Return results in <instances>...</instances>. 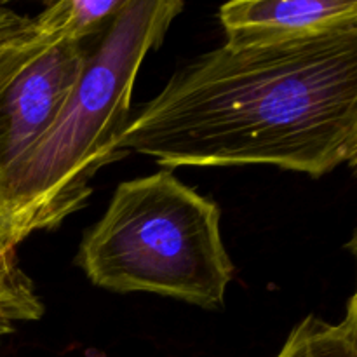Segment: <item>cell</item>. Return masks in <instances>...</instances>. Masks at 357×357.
<instances>
[{
    "label": "cell",
    "instance_id": "obj_3",
    "mask_svg": "<svg viewBox=\"0 0 357 357\" xmlns=\"http://www.w3.org/2000/svg\"><path fill=\"white\" fill-rule=\"evenodd\" d=\"M213 199L171 171L124 181L84 236L77 265L94 286L222 309L234 265Z\"/></svg>",
    "mask_w": 357,
    "mask_h": 357
},
{
    "label": "cell",
    "instance_id": "obj_9",
    "mask_svg": "<svg viewBox=\"0 0 357 357\" xmlns=\"http://www.w3.org/2000/svg\"><path fill=\"white\" fill-rule=\"evenodd\" d=\"M47 38L38 33L33 17L0 7V84L6 82Z\"/></svg>",
    "mask_w": 357,
    "mask_h": 357
},
{
    "label": "cell",
    "instance_id": "obj_5",
    "mask_svg": "<svg viewBox=\"0 0 357 357\" xmlns=\"http://www.w3.org/2000/svg\"><path fill=\"white\" fill-rule=\"evenodd\" d=\"M230 47H261L321 37L357 24L356 0H237L220 7Z\"/></svg>",
    "mask_w": 357,
    "mask_h": 357
},
{
    "label": "cell",
    "instance_id": "obj_10",
    "mask_svg": "<svg viewBox=\"0 0 357 357\" xmlns=\"http://www.w3.org/2000/svg\"><path fill=\"white\" fill-rule=\"evenodd\" d=\"M16 246L13 243V230H10V218L6 208L0 202V253L14 251Z\"/></svg>",
    "mask_w": 357,
    "mask_h": 357
},
{
    "label": "cell",
    "instance_id": "obj_8",
    "mask_svg": "<svg viewBox=\"0 0 357 357\" xmlns=\"http://www.w3.org/2000/svg\"><path fill=\"white\" fill-rule=\"evenodd\" d=\"M44 303L31 279L17 265L14 251L0 253V344L17 323L38 321Z\"/></svg>",
    "mask_w": 357,
    "mask_h": 357
},
{
    "label": "cell",
    "instance_id": "obj_6",
    "mask_svg": "<svg viewBox=\"0 0 357 357\" xmlns=\"http://www.w3.org/2000/svg\"><path fill=\"white\" fill-rule=\"evenodd\" d=\"M275 357H357V298H349L344 319L328 323L316 316L300 321Z\"/></svg>",
    "mask_w": 357,
    "mask_h": 357
},
{
    "label": "cell",
    "instance_id": "obj_7",
    "mask_svg": "<svg viewBox=\"0 0 357 357\" xmlns=\"http://www.w3.org/2000/svg\"><path fill=\"white\" fill-rule=\"evenodd\" d=\"M128 0H61L33 17L38 33L54 40L84 44L103 33Z\"/></svg>",
    "mask_w": 357,
    "mask_h": 357
},
{
    "label": "cell",
    "instance_id": "obj_4",
    "mask_svg": "<svg viewBox=\"0 0 357 357\" xmlns=\"http://www.w3.org/2000/svg\"><path fill=\"white\" fill-rule=\"evenodd\" d=\"M86 44L47 38L0 84V180L58 121L86 66Z\"/></svg>",
    "mask_w": 357,
    "mask_h": 357
},
{
    "label": "cell",
    "instance_id": "obj_1",
    "mask_svg": "<svg viewBox=\"0 0 357 357\" xmlns=\"http://www.w3.org/2000/svg\"><path fill=\"white\" fill-rule=\"evenodd\" d=\"M117 150L162 167L265 164L316 178L354 166L357 24L197 56L129 119Z\"/></svg>",
    "mask_w": 357,
    "mask_h": 357
},
{
    "label": "cell",
    "instance_id": "obj_2",
    "mask_svg": "<svg viewBox=\"0 0 357 357\" xmlns=\"http://www.w3.org/2000/svg\"><path fill=\"white\" fill-rule=\"evenodd\" d=\"M183 7L178 0H128L101 33L58 121L0 180L14 246L79 211L98 169L126 155L117 143L131 119L139 66Z\"/></svg>",
    "mask_w": 357,
    "mask_h": 357
}]
</instances>
